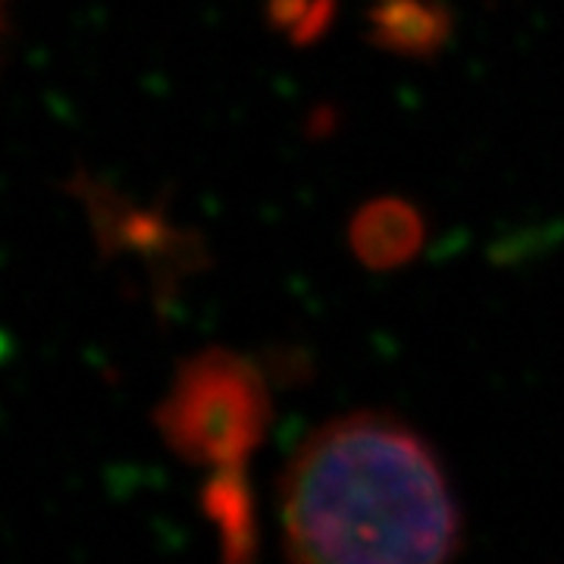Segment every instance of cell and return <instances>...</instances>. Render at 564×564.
Listing matches in <instances>:
<instances>
[{
    "label": "cell",
    "instance_id": "6da1fadb",
    "mask_svg": "<svg viewBox=\"0 0 564 564\" xmlns=\"http://www.w3.org/2000/svg\"><path fill=\"white\" fill-rule=\"evenodd\" d=\"M282 545L304 564H423L462 549L443 464L392 414L323 423L280 477Z\"/></svg>",
    "mask_w": 564,
    "mask_h": 564
},
{
    "label": "cell",
    "instance_id": "7a4b0ae2",
    "mask_svg": "<svg viewBox=\"0 0 564 564\" xmlns=\"http://www.w3.org/2000/svg\"><path fill=\"white\" fill-rule=\"evenodd\" d=\"M163 443L198 467H245L270 426L261 370L229 348H204L182 364L154 414Z\"/></svg>",
    "mask_w": 564,
    "mask_h": 564
},
{
    "label": "cell",
    "instance_id": "3957f363",
    "mask_svg": "<svg viewBox=\"0 0 564 564\" xmlns=\"http://www.w3.org/2000/svg\"><path fill=\"white\" fill-rule=\"evenodd\" d=\"M348 242L367 270H399L423 248L421 214L402 198H377L355 214Z\"/></svg>",
    "mask_w": 564,
    "mask_h": 564
},
{
    "label": "cell",
    "instance_id": "277c9868",
    "mask_svg": "<svg viewBox=\"0 0 564 564\" xmlns=\"http://www.w3.org/2000/svg\"><path fill=\"white\" fill-rule=\"evenodd\" d=\"M452 39V13L436 0H383L370 10V44L389 54L430 61Z\"/></svg>",
    "mask_w": 564,
    "mask_h": 564
},
{
    "label": "cell",
    "instance_id": "5b68a950",
    "mask_svg": "<svg viewBox=\"0 0 564 564\" xmlns=\"http://www.w3.org/2000/svg\"><path fill=\"white\" fill-rule=\"evenodd\" d=\"M204 514L220 530L223 555L229 562H248L258 549V524H254V499L245 480V467H220L214 470L204 489Z\"/></svg>",
    "mask_w": 564,
    "mask_h": 564
},
{
    "label": "cell",
    "instance_id": "8992f818",
    "mask_svg": "<svg viewBox=\"0 0 564 564\" xmlns=\"http://www.w3.org/2000/svg\"><path fill=\"white\" fill-rule=\"evenodd\" d=\"M333 13H336V0H314L311 10H307V17H304V22L289 35V39L295 41V44H311V41H317L323 32L329 29Z\"/></svg>",
    "mask_w": 564,
    "mask_h": 564
},
{
    "label": "cell",
    "instance_id": "52a82bcc",
    "mask_svg": "<svg viewBox=\"0 0 564 564\" xmlns=\"http://www.w3.org/2000/svg\"><path fill=\"white\" fill-rule=\"evenodd\" d=\"M311 3H314V0H270L267 13H270V22H273L276 29L292 35V32L304 22V17H307Z\"/></svg>",
    "mask_w": 564,
    "mask_h": 564
},
{
    "label": "cell",
    "instance_id": "ba28073f",
    "mask_svg": "<svg viewBox=\"0 0 564 564\" xmlns=\"http://www.w3.org/2000/svg\"><path fill=\"white\" fill-rule=\"evenodd\" d=\"M0 25H3V0H0Z\"/></svg>",
    "mask_w": 564,
    "mask_h": 564
}]
</instances>
